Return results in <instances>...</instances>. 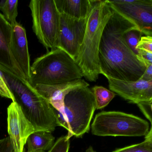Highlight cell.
<instances>
[{
	"label": "cell",
	"instance_id": "cell-9",
	"mask_svg": "<svg viewBox=\"0 0 152 152\" xmlns=\"http://www.w3.org/2000/svg\"><path fill=\"white\" fill-rule=\"evenodd\" d=\"M86 24V19H77L60 14L58 48L66 52L75 61L83 43Z\"/></svg>",
	"mask_w": 152,
	"mask_h": 152
},
{
	"label": "cell",
	"instance_id": "cell-7",
	"mask_svg": "<svg viewBox=\"0 0 152 152\" xmlns=\"http://www.w3.org/2000/svg\"><path fill=\"white\" fill-rule=\"evenodd\" d=\"M29 7L33 29L39 42L49 51L58 48L60 30V13L54 0H32Z\"/></svg>",
	"mask_w": 152,
	"mask_h": 152
},
{
	"label": "cell",
	"instance_id": "cell-30",
	"mask_svg": "<svg viewBox=\"0 0 152 152\" xmlns=\"http://www.w3.org/2000/svg\"><path fill=\"white\" fill-rule=\"evenodd\" d=\"M45 152V151H43V150H37V151H33L31 152Z\"/></svg>",
	"mask_w": 152,
	"mask_h": 152
},
{
	"label": "cell",
	"instance_id": "cell-28",
	"mask_svg": "<svg viewBox=\"0 0 152 152\" xmlns=\"http://www.w3.org/2000/svg\"><path fill=\"white\" fill-rule=\"evenodd\" d=\"M145 139H148L152 142V126L151 127V129L149 130V132L145 136Z\"/></svg>",
	"mask_w": 152,
	"mask_h": 152
},
{
	"label": "cell",
	"instance_id": "cell-10",
	"mask_svg": "<svg viewBox=\"0 0 152 152\" xmlns=\"http://www.w3.org/2000/svg\"><path fill=\"white\" fill-rule=\"evenodd\" d=\"M7 123L8 134L14 152H25L28 138L36 131L16 102H12L7 109Z\"/></svg>",
	"mask_w": 152,
	"mask_h": 152
},
{
	"label": "cell",
	"instance_id": "cell-25",
	"mask_svg": "<svg viewBox=\"0 0 152 152\" xmlns=\"http://www.w3.org/2000/svg\"><path fill=\"white\" fill-rule=\"evenodd\" d=\"M137 105L152 126V102L137 104Z\"/></svg>",
	"mask_w": 152,
	"mask_h": 152
},
{
	"label": "cell",
	"instance_id": "cell-22",
	"mask_svg": "<svg viewBox=\"0 0 152 152\" xmlns=\"http://www.w3.org/2000/svg\"><path fill=\"white\" fill-rule=\"evenodd\" d=\"M0 95L1 97L11 99L13 102H15V98L8 86L5 78L0 70Z\"/></svg>",
	"mask_w": 152,
	"mask_h": 152
},
{
	"label": "cell",
	"instance_id": "cell-20",
	"mask_svg": "<svg viewBox=\"0 0 152 152\" xmlns=\"http://www.w3.org/2000/svg\"><path fill=\"white\" fill-rule=\"evenodd\" d=\"M113 152H152V142L145 139L142 142L117 149Z\"/></svg>",
	"mask_w": 152,
	"mask_h": 152
},
{
	"label": "cell",
	"instance_id": "cell-19",
	"mask_svg": "<svg viewBox=\"0 0 152 152\" xmlns=\"http://www.w3.org/2000/svg\"><path fill=\"white\" fill-rule=\"evenodd\" d=\"M142 35V33L137 26L128 30L124 34V38L127 44L136 55L137 54L136 47Z\"/></svg>",
	"mask_w": 152,
	"mask_h": 152
},
{
	"label": "cell",
	"instance_id": "cell-14",
	"mask_svg": "<svg viewBox=\"0 0 152 152\" xmlns=\"http://www.w3.org/2000/svg\"><path fill=\"white\" fill-rule=\"evenodd\" d=\"M12 28L11 51L26 80L29 82L31 65L26 29L18 23Z\"/></svg>",
	"mask_w": 152,
	"mask_h": 152
},
{
	"label": "cell",
	"instance_id": "cell-23",
	"mask_svg": "<svg viewBox=\"0 0 152 152\" xmlns=\"http://www.w3.org/2000/svg\"><path fill=\"white\" fill-rule=\"evenodd\" d=\"M137 50H142L152 54V37L142 36L136 47Z\"/></svg>",
	"mask_w": 152,
	"mask_h": 152
},
{
	"label": "cell",
	"instance_id": "cell-11",
	"mask_svg": "<svg viewBox=\"0 0 152 152\" xmlns=\"http://www.w3.org/2000/svg\"><path fill=\"white\" fill-rule=\"evenodd\" d=\"M111 91L131 103L152 102V80L127 81L105 76Z\"/></svg>",
	"mask_w": 152,
	"mask_h": 152
},
{
	"label": "cell",
	"instance_id": "cell-27",
	"mask_svg": "<svg viewBox=\"0 0 152 152\" xmlns=\"http://www.w3.org/2000/svg\"><path fill=\"white\" fill-rule=\"evenodd\" d=\"M140 79L146 81L152 80V64L146 67L145 71Z\"/></svg>",
	"mask_w": 152,
	"mask_h": 152
},
{
	"label": "cell",
	"instance_id": "cell-4",
	"mask_svg": "<svg viewBox=\"0 0 152 152\" xmlns=\"http://www.w3.org/2000/svg\"><path fill=\"white\" fill-rule=\"evenodd\" d=\"M53 109L58 126L67 130L68 139L74 136L82 137L90 130V123L96 109L93 91L88 87L73 90L65 96L61 111Z\"/></svg>",
	"mask_w": 152,
	"mask_h": 152
},
{
	"label": "cell",
	"instance_id": "cell-16",
	"mask_svg": "<svg viewBox=\"0 0 152 152\" xmlns=\"http://www.w3.org/2000/svg\"><path fill=\"white\" fill-rule=\"evenodd\" d=\"M55 137L50 132L36 131L31 134L27 140L28 151L37 150L49 151L54 144Z\"/></svg>",
	"mask_w": 152,
	"mask_h": 152
},
{
	"label": "cell",
	"instance_id": "cell-5",
	"mask_svg": "<svg viewBox=\"0 0 152 152\" xmlns=\"http://www.w3.org/2000/svg\"><path fill=\"white\" fill-rule=\"evenodd\" d=\"M80 67L67 53L59 48L49 51L35 59L30 67L28 83L37 84L55 85L81 79Z\"/></svg>",
	"mask_w": 152,
	"mask_h": 152
},
{
	"label": "cell",
	"instance_id": "cell-8",
	"mask_svg": "<svg viewBox=\"0 0 152 152\" xmlns=\"http://www.w3.org/2000/svg\"><path fill=\"white\" fill-rule=\"evenodd\" d=\"M111 9L134 22L145 36L152 37V0H108Z\"/></svg>",
	"mask_w": 152,
	"mask_h": 152
},
{
	"label": "cell",
	"instance_id": "cell-15",
	"mask_svg": "<svg viewBox=\"0 0 152 152\" xmlns=\"http://www.w3.org/2000/svg\"><path fill=\"white\" fill-rule=\"evenodd\" d=\"M60 14L77 19H86L92 7V0H54Z\"/></svg>",
	"mask_w": 152,
	"mask_h": 152
},
{
	"label": "cell",
	"instance_id": "cell-17",
	"mask_svg": "<svg viewBox=\"0 0 152 152\" xmlns=\"http://www.w3.org/2000/svg\"><path fill=\"white\" fill-rule=\"evenodd\" d=\"M95 100L96 109H102L107 106L114 98L116 94L102 86H96L92 88Z\"/></svg>",
	"mask_w": 152,
	"mask_h": 152
},
{
	"label": "cell",
	"instance_id": "cell-29",
	"mask_svg": "<svg viewBox=\"0 0 152 152\" xmlns=\"http://www.w3.org/2000/svg\"><path fill=\"white\" fill-rule=\"evenodd\" d=\"M86 152H96L93 149V147L92 146H89L87 149L86 151Z\"/></svg>",
	"mask_w": 152,
	"mask_h": 152
},
{
	"label": "cell",
	"instance_id": "cell-26",
	"mask_svg": "<svg viewBox=\"0 0 152 152\" xmlns=\"http://www.w3.org/2000/svg\"><path fill=\"white\" fill-rule=\"evenodd\" d=\"M0 152H14L9 137L0 140Z\"/></svg>",
	"mask_w": 152,
	"mask_h": 152
},
{
	"label": "cell",
	"instance_id": "cell-21",
	"mask_svg": "<svg viewBox=\"0 0 152 152\" xmlns=\"http://www.w3.org/2000/svg\"><path fill=\"white\" fill-rule=\"evenodd\" d=\"M70 141L67 136L60 137L54 143L52 148L48 152H69Z\"/></svg>",
	"mask_w": 152,
	"mask_h": 152
},
{
	"label": "cell",
	"instance_id": "cell-1",
	"mask_svg": "<svg viewBox=\"0 0 152 152\" xmlns=\"http://www.w3.org/2000/svg\"><path fill=\"white\" fill-rule=\"evenodd\" d=\"M135 26L134 22L113 11L100 43L101 74L127 81H137L142 77L146 68L129 48L124 36L126 31Z\"/></svg>",
	"mask_w": 152,
	"mask_h": 152
},
{
	"label": "cell",
	"instance_id": "cell-2",
	"mask_svg": "<svg viewBox=\"0 0 152 152\" xmlns=\"http://www.w3.org/2000/svg\"><path fill=\"white\" fill-rule=\"evenodd\" d=\"M113 12L108 0H92L83 43L76 59L83 77L90 82L96 81L101 74L99 47L104 29Z\"/></svg>",
	"mask_w": 152,
	"mask_h": 152
},
{
	"label": "cell",
	"instance_id": "cell-18",
	"mask_svg": "<svg viewBox=\"0 0 152 152\" xmlns=\"http://www.w3.org/2000/svg\"><path fill=\"white\" fill-rule=\"evenodd\" d=\"M18 1L3 0L0 1V10L2 11L6 20L14 26L18 23L16 18L18 16Z\"/></svg>",
	"mask_w": 152,
	"mask_h": 152
},
{
	"label": "cell",
	"instance_id": "cell-24",
	"mask_svg": "<svg viewBox=\"0 0 152 152\" xmlns=\"http://www.w3.org/2000/svg\"><path fill=\"white\" fill-rule=\"evenodd\" d=\"M136 55L138 60L143 64L145 68L152 64V54L149 52L142 50H137Z\"/></svg>",
	"mask_w": 152,
	"mask_h": 152
},
{
	"label": "cell",
	"instance_id": "cell-3",
	"mask_svg": "<svg viewBox=\"0 0 152 152\" xmlns=\"http://www.w3.org/2000/svg\"><path fill=\"white\" fill-rule=\"evenodd\" d=\"M9 88L35 131L53 132L58 126L52 106L26 79L0 67Z\"/></svg>",
	"mask_w": 152,
	"mask_h": 152
},
{
	"label": "cell",
	"instance_id": "cell-13",
	"mask_svg": "<svg viewBox=\"0 0 152 152\" xmlns=\"http://www.w3.org/2000/svg\"><path fill=\"white\" fill-rule=\"evenodd\" d=\"M88 86L89 84L84 79H80L58 84H39L34 87L53 108L61 111L63 108L64 98L68 93L75 89L88 87Z\"/></svg>",
	"mask_w": 152,
	"mask_h": 152
},
{
	"label": "cell",
	"instance_id": "cell-12",
	"mask_svg": "<svg viewBox=\"0 0 152 152\" xmlns=\"http://www.w3.org/2000/svg\"><path fill=\"white\" fill-rule=\"evenodd\" d=\"M12 33V26L0 12V67L26 79L11 51Z\"/></svg>",
	"mask_w": 152,
	"mask_h": 152
},
{
	"label": "cell",
	"instance_id": "cell-6",
	"mask_svg": "<svg viewBox=\"0 0 152 152\" xmlns=\"http://www.w3.org/2000/svg\"><path fill=\"white\" fill-rule=\"evenodd\" d=\"M91 132L97 136H145L149 131L146 120L132 114L104 111L96 115Z\"/></svg>",
	"mask_w": 152,
	"mask_h": 152
}]
</instances>
